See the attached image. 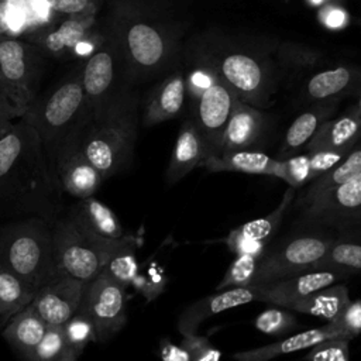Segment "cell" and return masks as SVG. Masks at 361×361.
Segmentation results:
<instances>
[{
	"instance_id": "obj_1",
	"label": "cell",
	"mask_w": 361,
	"mask_h": 361,
	"mask_svg": "<svg viewBox=\"0 0 361 361\" xmlns=\"http://www.w3.org/2000/svg\"><path fill=\"white\" fill-rule=\"evenodd\" d=\"M100 21L117 49L127 82L164 76L178 63L185 23L168 0H106Z\"/></svg>"
},
{
	"instance_id": "obj_2",
	"label": "cell",
	"mask_w": 361,
	"mask_h": 361,
	"mask_svg": "<svg viewBox=\"0 0 361 361\" xmlns=\"http://www.w3.org/2000/svg\"><path fill=\"white\" fill-rule=\"evenodd\" d=\"M63 190L35 128L24 118L0 138V209L49 216Z\"/></svg>"
},
{
	"instance_id": "obj_3",
	"label": "cell",
	"mask_w": 361,
	"mask_h": 361,
	"mask_svg": "<svg viewBox=\"0 0 361 361\" xmlns=\"http://www.w3.org/2000/svg\"><path fill=\"white\" fill-rule=\"evenodd\" d=\"M140 107V92L127 83L106 107L87 120L80 133L85 155L104 179L124 169L133 158Z\"/></svg>"
},
{
	"instance_id": "obj_4",
	"label": "cell",
	"mask_w": 361,
	"mask_h": 361,
	"mask_svg": "<svg viewBox=\"0 0 361 361\" xmlns=\"http://www.w3.org/2000/svg\"><path fill=\"white\" fill-rule=\"evenodd\" d=\"M197 52L237 97L254 107H267L276 93V66L259 45L228 38H207Z\"/></svg>"
},
{
	"instance_id": "obj_5",
	"label": "cell",
	"mask_w": 361,
	"mask_h": 361,
	"mask_svg": "<svg viewBox=\"0 0 361 361\" xmlns=\"http://www.w3.org/2000/svg\"><path fill=\"white\" fill-rule=\"evenodd\" d=\"M52 224L32 216L0 230V267L37 290L58 275Z\"/></svg>"
},
{
	"instance_id": "obj_6",
	"label": "cell",
	"mask_w": 361,
	"mask_h": 361,
	"mask_svg": "<svg viewBox=\"0 0 361 361\" xmlns=\"http://www.w3.org/2000/svg\"><path fill=\"white\" fill-rule=\"evenodd\" d=\"M58 275L89 282L100 275L111 255L121 247L137 241L131 234L104 238L80 226L69 214L52 224Z\"/></svg>"
},
{
	"instance_id": "obj_7",
	"label": "cell",
	"mask_w": 361,
	"mask_h": 361,
	"mask_svg": "<svg viewBox=\"0 0 361 361\" xmlns=\"http://www.w3.org/2000/svg\"><path fill=\"white\" fill-rule=\"evenodd\" d=\"M21 118L35 128L51 158L56 145L71 133L83 128L89 120L80 68L65 76L44 96L35 97Z\"/></svg>"
},
{
	"instance_id": "obj_8",
	"label": "cell",
	"mask_w": 361,
	"mask_h": 361,
	"mask_svg": "<svg viewBox=\"0 0 361 361\" xmlns=\"http://www.w3.org/2000/svg\"><path fill=\"white\" fill-rule=\"evenodd\" d=\"M42 52L23 38L0 39V92L21 118L37 97Z\"/></svg>"
},
{
	"instance_id": "obj_9",
	"label": "cell",
	"mask_w": 361,
	"mask_h": 361,
	"mask_svg": "<svg viewBox=\"0 0 361 361\" xmlns=\"http://www.w3.org/2000/svg\"><path fill=\"white\" fill-rule=\"evenodd\" d=\"M333 241V238L322 234H302L271 250L267 248L258 261L252 285L322 268Z\"/></svg>"
},
{
	"instance_id": "obj_10",
	"label": "cell",
	"mask_w": 361,
	"mask_h": 361,
	"mask_svg": "<svg viewBox=\"0 0 361 361\" xmlns=\"http://www.w3.org/2000/svg\"><path fill=\"white\" fill-rule=\"evenodd\" d=\"M78 312L92 320L99 343L111 338L127 322L126 286L102 272L86 283Z\"/></svg>"
},
{
	"instance_id": "obj_11",
	"label": "cell",
	"mask_w": 361,
	"mask_h": 361,
	"mask_svg": "<svg viewBox=\"0 0 361 361\" xmlns=\"http://www.w3.org/2000/svg\"><path fill=\"white\" fill-rule=\"evenodd\" d=\"M80 78L89 118L99 113L126 86L127 79L121 58L106 38L104 44L80 68Z\"/></svg>"
},
{
	"instance_id": "obj_12",
	"label": "cell",
	"mask_w": 361,
	"mask_h": 361,
	"mask_svg": "<svg viewBox=\"0 0 361 361\" xmlns=\"http://www.w3.org/2000/svg\"><path fill=\"white\" fill-rule=\"evenodd\" d=\"M237 99L231 87L223 82L212 68V73L204 86L189 100L193 113L190 118L197 126L212 155L220 154L223 134Z\"/></svg>"
},
{
	"instance_id": "obj_13",
	"label": "cell",
	"mask_w": 361,
	"mask_h": 361,
	"mask_svg": "<svg viewBox=\"0 0 361 361\" xmlns=\"http://www.w3.org/2000/svg\"><path fill=\"white\" fill-rule=\"evenodd\" d=\"M82 130L83 128L71 133L51 154L61 189L76 199L93 196L104 180L103 175L87 159L82 149Z\"/></svg>"
},
{
	"instance_id": "obj_14",
	"label": "cell",
	"mask_w": 361,
	"mask_h": 361,
	"mask_svg": "<svg viewBox=\"0 0 361 361\" xmlns=\"http://www.w3.org/2000/svg\"><path fill=\"white\" fill-rule=\"evenodd\" d=\"M305 214L313 221L336 227L361 221V172L305 203Z\"/></svg>"
},
{
	"instance_id": "obj_15",
	"label": "cell",
	"mask_w": 361,
	"mask_h": 361,
	"mask_svg": "<svg viewBox=\"0 0 361 361\" xmlns=\"http://www.w3.org/2000/svg\"><path fill=\"white\" fill-rule=\"evenodd\" d=\"M99 23L97 14L68 16L30 32L24 39L34 44L44 56L72 61L78 42Z\"/></svg>"
},
{
	"instance_id": "obj_16",
	"label": "cell",
	"mask_w": 361,
	"mask_h": 361,
	"mask_svg": "<svg viewBox=\"0 0 361 361\" xmlns=\"http://www.w3.org/2000/svg\"><path fill=\"white\" fill-rule=\"evenodd\" d=\"M347 275L350 274L334 268H319L300 272L268 283L257 285L258 300L289 309L295 302L319 289L336 283L338 279H343Z\"/></svg>"
},
{
	"instance_id": "obj_17",
	"label": "cell",
	"mask_w": 361,
	"mask_h": 361,
	"mask_svg": "<svg viewBox=\"0 0 361 361\" xmlns=\"http://www.w3.org/2000/svg\"><path fill=\"white\" fill-rule=\"evenodd\" d=\"M87 282L56 275L41 286L30 303L48 326H62L78 313Z\"/></svg>"
},
{
	"instance_id": "obj_18",
	"label": "cell",
	"mask_w": 361,
	"mask_h": 361,
	"mask_svg": "<svg viewBox=\"0 0 361 361\" xmlns=\"http://www.w3.org/2000/svg\"><path fill=\"white\" fill-rule=\"evenodd\" d=\"M295 189L289 188L279 204L267 216L250 220L228 231L224 243L234 255H254L261 258L267 250V243L275 234L282 219L290 206Z\"/></svg>"
},
{
	"instance_id": "obj_19",
	"label": "cell",
	"mask_w": 361,
	"mask_h": 361,
	"mask_svg": "<svg viewBox=\"0 0 361 361\" xmlns=\"http://www.w3.org/2000/svg\"><path fill=\"white\" fill-rule=\"evenodd\" d=\"M188 102L186 76L180 69L164 75L145 94L142 104V126L152 127L178 117Z\"/></svg>"
},
{
	"instance_id": "obj_20",
	"label": "cell",
	"mask_w": 361,
	"mask_h": 361,
	"mask_svg": "<svg viewBox=\"0 0 361 361\" xmlns=\"http://www.w3.org/2000/svg\"><path fill=\"white\" fill-rule=\"evenodd\" d=\"M252 300H258L257 285L217 290L216 293L196 300L188 306L178 317V330L182 336L195 333L203 322L213 317L214 314L250 303Z\"/></svg>"
},
{
	"instance_id": "obj_21",
	"label": "cell",
	"mask_w": 361,
	"mask_h": 361,
	"mask_svg": "<svg viewBox=\"0 0 361 361\" xmlns=\"http://www.w3.org/2000/svg\"><path fill=\"white\" fill-rule=\"evenodd\" d=\"M212 157V152L192 118L182 123L166 168V183L173 185Z\"/></svg>"
},
{
	"instance_id": "obj_22",
	"label": "cell",
	"mask_w": 361,
	"mask_h": 361,
	"mask_svg": "<svg viewBox=\"0 0 361 361\" xmlns=\"http://www.w3.org/2000/svg\"><path fill=\"white\" fill-rule=\"evenodd\" d=\"M334 337H343V338L351 340V337L337 323L327 322V324L324 326L309 329V330L296 333L293 336H288L279 341L235 353L233 354V358L235 361H271L285 354L310 348L323 340L334 338Z\"/></svg>"
},
{
	"instance_id": "obj_23",
	"label": "cell",
	"mask_w": 361,
	"mask_h": 361,
	"mask_svg": "<svg viewBox=\"0 0 361 361\" xmlns=\"http://www.w3.org/2000/svg\"><path fill=\"white\" fill-rule=\"evenodd\" d=\"M265 124V116L258 107L237 99L223 134L220 154L250 149L261 138Z\"/></svg>"
},
{
	"instance_id": "obj_24",
	"label": "cell",
	"mask_w": 361,
	"mask_h": 361,
	"mask_svg": "<svg viewBox=\"0 0 361 361\" xmlns=\"http://www.w3.org/2000/svg\"><path fill=\"white\" fill-rule=\"evenodd\" d=\"M361 80V68L338 65L314 72L307 78L305 94L309 102H338L343 96L355 90Z\"/></svg>"
},
{
	"instance_id": "obj_25",
	"label": "cell",
	"mask_w": 361,
	"mask_h": 361,
	"mask_svg": "<svg viewBox=\"0 0 361 361\" xmlns=\"http://www.w3.org/2000/svg\"><path fill=\"white\" fill-rule=\"evenodd\" d=\"M361 140V116L350 107L344 114L326 120L305 147L316 149H351Z\"/></svg>"
},
{
	"instance_id": "obj_26",
	"label": "cell",
	"mask_w": 361,
	"mask_h": 361,
	"mask_svg": "<svg viewBox=\"0 0 361 361\" xmlns=\"http://www.w3.org/2000/svg\"><path fill=\"white\" fill-rule=\"evenodd\" d=\"M202 166L209 172H241L278 178L281 159L271 158L261 151L238 149L212 155L202 164Z\"/></svg>"
},
{
	"instance_id": "obj_27",
	"label": "cell",
	"mask_w": 361,
	"mask_h": 361,
	"mask_svg": "<svg viewBox=\"0 0 361 361\" xmlns=\"http://www.w3.org/2000/svg\"><path fill=\"white\" fill-rule=\"evenodd\" d=\"M337 103L338 102L314 103L307 110L300 113L285 133L279 159L295 155L298 154V151L305 148L317 133L320 126L330 118V116L336 110Z\"/></svg>"
},
{
	"instance_id": "obj_28",
	"label": "cell",
	"mask_w": 361,
	"mask_h": 361,
	"mask_svg": "<svg viewBox=\"0 0 361 361\" xmlns=\"http://www.w3.org/2000/svg\"><path fill=\"white\" fill-rule=\"evenodd\" d=\"M68 214L96 235L120 238L126 234L116 213L93 196L78 199Z\"/></svg>"
},
{
	"instance_id": "obj_29",
	"label": "cell",
	"mask_w": 361,
	"mask_h": 361,
	"mask_svg": "<svg viewBox=\"0 0 361 361\" xmlns=\"http://www.w3.org/2000/svg\"><path fill=\"white\" fill-rule=\"evenodd\" d=\"M48 324L28 305L25 309L14 314L1 329L4 340L24 358L44 337Z\"/></svg>"
},
{
	"instance_id": "obj_30",
	"label": "cell",
	"mask_w": 361,
	"mask_h": 361,
	"mask_svg": "<svg viewBox=\"0 0 361 361\" xmlns=\"http://www.w3.org/2000/svg\"><path fill=\"white\" fill-rule=\"evenodd\" d=\"M350 293L345 285H330L295 302L289 310L336 322L350 303Z\"/></svg>"
},
{
	"instance_id": "obj_31",
	"label": "cell",
	"mask_w": 361,
	"mask_h": 361,
	"mask_svg": "<svg viewBox=\"0 0 361 361\" xmlns=\"http://www.w3.org/2000/svg\"><path fill=\"white\" fill-rule=\"evenodd\" d=\"M37 289L0 267V329L34 299Z\"/></svg>"
},
{
	"instance_id": "obj_32",
	"label": "cell",
	"mask_w": 361,
	"mask_h": 361,
	"mask_svg": "<svg viewBox=\"0 0 361 361\" xmlns=\"http://www.w3.org/2000/svg\"><path fill=\"white\" fill-rule=\"evenodd\" d=\"M361 172V142H358L350 152L329 172L323 173L317 179L313 180V183L309 186V189L305 193L303 203H307L323 193L343 185L344 182L350 180L355 175Z\"/></svg>"
},
{
	"instance_id": "obj_33",
	"label": "cell",
	"mask_w": 361,
	"mask_h": 361,
	"mask_svg": "<svg viewBox=\"0 0 361 361\" xmlns=\"http://www.w3.org/2000/svg\"><path fill=\"white\" fill-rule=\"evenodd\" d=\"M275 54L278 66L285 75L292 76L306 73L324 61L322 51L302 44L283 42L276 47Z\"/></svg>"
},
{
	"instance_id": "obj_34",
	"label": "cell",
	"mask_w": 361,
	"mask_h": 361,
	"mask_svg": "<svg viewBox=\"0 0 361 361\" xmlns=\"http://www.w3.org/2000/svg\"><path fill=\"white\" fill-rule=\"evenodd\" d=\"M25 358L28 361H78L79 354L66 340L62 326H48L44 337Z\"/></svg>"
},
{
	"instance_id": "obj_35",
	"label": "cell",
	"mask_w": 361,
	"mask_h": 361,
	"mask_svg": "<svg viewBox=\"0 0 361 361\" xmlns=\"http://www.w3.org/2000/svg\"><path fill=\"white\" fill-rule=\"evenodd\" d=\"M30 24L24 0H0V39L25 38Z\"/></svg>"
},
{
	"instance_id": "obj_36",
	"label": "cell",
	"mask_w": 361,
	"mask_h": 361,
	"mask_svg": "<svg viewBox=\"0 0 361 361\" xmlns=\"http://www.w3.org/2000/svg\"><path fill=\"white\" fill-rule=\"evenodd\" d=\"M322 268H334L348 272H361V241L334 240L326 254Z\"/></svg>"
},
{
	"instance_id": "obj_37",
	"label": "cell",
	"mask_w": 361,
	"mask_h": 361,
	"mask_svg": "<svg viewBox=\"0 0 361 361\" xmlns=\"http://www.w3.org/2000/svg\"><path fill=\"white\" fill-rule=\"evenodd\" d=\"M138 244L137 241H133L124 247H121L118 251H116L111 258L109 259L106 268L103 272H106L109 276H111L118 283L124 285L126 288L133 283L135 276L138 275V261L135 255V247Z\"/></svg>"
},
{
	"instance_id": "obj_38",
	"label": "cell",
	"mask_w": 361,
	"mask_h": 361,
	"mask_svg": "<svg viewBox=\"0 0 361 361\" xmlns=\"http://www.w3.org/2000/svg\"><path fill=\"white\" fill-rule=\"evenodd\" d=\"M258 261L259 258L254 255H235L216 289L223 290L228 288H245L252 285L258 268Z\"/></svg>"
},
{
	"instance_id": "obj_39",
	"label": "cell",
	"mask_w": 361,
	"mask_h": 361,
	"mask_svg": "<svg viewBox=\"0 0 361 361\" xmlns=\"http://www.w3.org/2000/svg\"><path fill=\"white\" fill-rule=\"evenodd\" d=\"M254 326L264 334L283 336L296 327V319L289 309L275 305L261 312L254 319Z\"/></svg>"
},
{
	"instance_id": "obj_40",
	"label": "cell",
	"mask_w": 361,
	"mask_h": 361,
	"mask_svg": "<svg viewBox=\"0 0 361 361\" xmlns=\"http://www.w3.org/2000/svg\"><path fill=\"white\" fill-rule=\"evenodd\" d=\"M62 329L66 340L79 355L90 341H97L92 320L80 312L75 313L68 322H65Z\"/></svg>"
},
{
	"instance_id": "obj_41",
	"label": "cell",
	"mask_w": 361,
	"mask_h": 361,
	"mask_svg": "<svg viewBox=\"0 0 361 361\" xmlns=\"http://www.w3.org/2000/svg\"><path fill=\"white\" fill-rule=\"evenodd\" d=\"M278 178L286 182L293 189L310 183L312 176L309 154H295L281 159Z\"/></svg>"
},
{
	"instance_id": "obj_42",
	"label": "cell",
	"mask_w": 361,
	"mask_h": 361,
	"mask_svg": "<svg viewBox=\"0 0 361 361\" xmlns=\"http://www.w3.org/2000/svg\"><path fill=\"white\" fill-rule=\"evenodd\" d=\"M348 338L334 337L323 340L303 355L305 361H350Z\"/></svg>"
},
{
	"instance_id": "obj_43",
	"label": "cell",
	"mask_w": 361,
	"mask_h": 361,
	"mask_svg": "<svg viewBox=\"0 0 361 361\" xmlns=\"http://www.w3.org/2000/svg\"><path fill=\"white\" fill-rule=\"evenodd\" d=\"M180 344L188 351L190 361H220L221 358V351L207 337L199 336L196 331L183 334Z\"/></svg>"
},
{
	"instance_id": "obj_44",
	"label": "cell",
	"mask_w": 361,
	"mask_h": 361,
	"mask_svg": "<svg viewBox=\"0 0 361 361\" xmlns=\"http://www.w3.org/2000/svg\"><path fill=\"white\" fill-rule=\"evenodd\" d=\"M58 18L68 16L99 14L106 0H47Z\"/></svg>"
},
{
	"instance_id": "obj_45",
	"label": "cell",
	"mask_w": 361,
	"mask_h": 361,
	"mask_svg": "<svg viewBox=\"0 0 361 361\" xmlns=\"http://www.w3.org/2000/svg\"><path fill=\"white\" fill-rule=\"evenodd\" d=\"M348 152H350V149H316V151H309L307 154H309V159H310L312 180H314L319 176H322L323 173L329 172Z\"/></svg>"
},
{
	"instance_id": "obj_46",
	"label": "cell",
	"mask_w": 361,
	"mask_h": 361,
	"mask_svg": "<svg viewBox=\"0 0 361 361\" xmlns=\"http://www.w3.org/2000/svg\"><path fill=\"white\" fill-rule=\"evenodd\" d=\"M337 323L351 338L361 334V299L350 300L340 317L333 322Z\"/></svg>"
},
{
	"instance_id": "obj_47",
	"label": "cell",
	"mask_w": 361,
	"mask_h": 361,
	"mask_svg": "<svg viewBox=\"0 0 361 361\" xmlns=\"http://www.w3.org/2000/svg\"><path fill=\"white\" fill-rule=\"evenodd\" d=\"M159 355L162 361H190L188 351L182 345H175L168 338L161 340Z\"/></svg>"
},
{
	"instance_id": "obj_48",
	"label": "cell",
	"mask_w": 361,
	"mask_h": 361,
	"mask_svg": "<svg viewBox=\"0 0 361 361\" xmlns=\"http://www.w3.org/2000/svg\"><path fill=\"white\" fill-rule=\"evenodd\" d=\"M14 118H17L16 111L7 102L6 96L0 92V138L4 137L13 128Z\"/></svg>"
},
{
	"instance_id": "obj_49",
	"label": "cell",
	"mask_w": 361,
	"mask_h": 361,
	"mask_svg": "<svg viewBox=\"0 0 361 361\" xmlns=\"http://www.w3.org/2000/svg\"><path fill=\"white\" fill-rule=\"evenodd\" d=\"M320 20L323 24L329 25L330 28H338L345 24V13L343 10L324 8L320 14Z\"/></svg>"
},
{
	"instance_id": "obj_50",
	"label": "cell",
	"mask_w": 361,
	"mask_h": 361,
	"mask_svg": "<svg viewBox=\"0 0 361 361\" xmlns=\"http://www.w3.org/2000/svg\"><path fill=\"white\" fill-rule=\"evenodd\" d=\"M353 93L355 94V103H354L353 107L361 116V80H360V83L357 85V87H355V90Z\"/></svg>"
}]
</instances>
